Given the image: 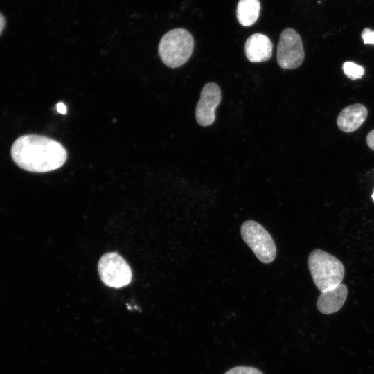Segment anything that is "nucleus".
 I'll return each mask as SVG.
<instances>
[{
  "label": "nucleus",
  "mask_w": 374,
  "mask_h": 374,
  "mask_svg": "<svg viewBox=\"0 0 374 374\" xmlns=\"http://www.w3.org/2000/svg\"><path fill=\"white\" fill-rule=\"evenodd\" d=\"M10 154L22 169L32 172H47L62 167L67 159L64 147L46 136L27 134L13 143Z\"/></svg>",
  "instance_id": "f257e3e1"
},
{
  "label": "nucleus",
  "mask_w": 374,
  "mask_h": 374,
  "mask_svg": "<svg viewBox=\"0 0 374 374\" xmlns=\"http://www.w3.org/2000/svg\"><path fill=\"white\" fill-rule=\"evenodd\" d=\"M308 265L313 281L321 292L336 287L344 277L342 262L323 250L312 251L308 256Z\"/></svg>",
  "instance_id": "f03ea898"
},
{
  "label": "nucleus",
  "mask_w": 374,
  "mask_h": 374,
  "mask_svg": "<svg viewBox=\"0 0 374 374\" xmlns=\"http://www.w3.org/2000/svg\"><path fill=\"white\" fill-rule=\"evenodd\" d=\"M194 39L184 28H175L167 32L159 44V55L167 66L177 68L185 64L192 55Z\"/></svg>",
  "instance_id": "7ed1b4c3"
},
{
  "label": "nucleus",
  "mask_w": 374,
  "mask_h": 374,
  "mask_svg": "<svg viewBox=\"0 0 374 374\" xmlns=\"http://www.w3.org/2000/svg\"><path fill=\"white\" fill-rule=\"evenodd\" d=\"M240 233L245 243L263 263H270L276 258L274 241L267 231L253 220H247L241 226Z\"/></svg>",
  "instance_id": "20e7f679"
},
{
  "label": "nucleus",
  "mask_w": 374,
  "mask_h": 374,
  "mask_svg": "<svg viewBox=\"0 0 374 374\" xmlns=\"http://www.w3.org/2000/svg\"><path fill=\"white\" fill-rule=\"evenodd\" d=\"M98 271L102 282L114 288L127 285L132 277L130 267L125 260L116 252L107 253L100 258Z\"/></svg>",
  "instance_id": "39448f33"
},
{
  "label": "nucleus",
  "mask_w": 374,
  "mask_h": 374,
  "mask_svg": "<svg viewBox=\"0 0 374 374\" xmlns=\"http://www.w3.org/2000/svg\"><path fill=\"white\" fill-rule=\"evenodd\" d=\"M277 62L284 69H294L303 62L305 53L301 38L293 28H285L280 35Z\"/></svg>",
  "instance_id": "423d86ee"
},
{
  "label": "nucleus",
  "mask_w": 374,
  "mask_h": 374,
  "mask_svg": "<svg viewBox=\"0 0 374 374\" xmlns=\"http://www.w3.org/2000/svg\"><path fill=\"white\" fill-rule=\"evenodd\" d=\"M220 101V87L215 82L206 84L202 89L195 109V118L199 125L206 127L215 121V110Z\"/></svg>",
  "instance_id": "0eeeda50"
},
{
  "label": "nucleus",
  "mask_w": 374,
  "mask_h": 374,
  "mask_svg": "<svg viewBox=\"0 0 374 374\" xmlns=\"http://www.w3.org/2000/svg\"><path fill=\"white\" fill-rule=\"evenodd\" d=\"M273 44L269 38L261 33L251 35L246 41L244 51L251 62H263L272 56Z\"/></svg>",
  "instance_id": "6e6552de"
},
{
  "label": "nucleus",
  "mask_w": 374,
  "mask_h": 374,
  "mask_svg": "<svg viewBox=\"0 0 374 374\" xmlns=\"http://www.w3.org/2000/svg\"><path fill=\"white\" fill-rule=\"evenodd\" d=\"M368 111L365 106L359 103L349 105L339 114L337 124L345 132H352L357 130L367 117Z\"/></svg>",
  "instance_id": "1a4fd4ad"
},
{
  "label": "nucleus",
  "mask_w": 374,
  "mask_h": 374,
  "mask_svg": "<svg viewBox=\"0 0 374 374\" xmlns=\"http://www.w3.org/2000/svg\"><path fill=\"white\" fill-rule=\"evenodd\" d=\"M347 294V287L341 283L335 288L321 292L317 301V309L325 314L335 313L343 306Z\"/></svg>",
  "instance_id": "9d476101"
},
{
  "label": "nucleus",
  "mask_w": 374,
  "mask_h": 374,
  "mask_svg": "<svg viewBox=\"0 0 374 374\" xmlns=\"http://www.w3.org/2000/svg\"><path fill=\"white\" fill-rule=\"evenodd\" d=\"M259 0H239L236 15L239 23L244 26L253 25L259 17Z\"/></svg>",
  "instance_id": "9b49d317"
},
{
  "label": "nucleus",
  "mask_w": 374,
  "mask_h": 374,
  "mask_svg": "<svg viewBox=\"0 0 374 374\" xmlns=\"http://www.w3.org/2000/svg\"><path fill=\"white\" fill-rule=\"evenodd\" d=\"M343 70L345 75L352 80L361 78L364 73V69L362 66L352 62H344Z\"/></svg>",
  "instance_id": "f8f14e48"
},
{
  "label": "nucleus",
  "mask_w": 374,
  "mask_h": 374,
  "mask_svg": "<svg viewBox=\"0 0 374 374\" xmlns=\"http://www.w3.org/2000/svg\"><path fill=\"white\" fill-rule=\"evenodd\" d=\"M224 374H263L261 371L250 366H236L227 371Z\"/></svg>",
  "instance_id": "ddd939ff"
},
{
  "label": "nucleus",
  "mask_w": 374,
  "mask_h": 374,
  "mask_svg": "<svg viewBox=\"0 0 374 374\" xmlns=\"http://www.w3.org/2000/svg\"><path fill=\"white\" fill-rule=\"evenodd\" d=\"M362 37L364 41V44H374V31L371 30L368 28H365L362 33Z\"/></svg>",
  "instance_id": "4468645a"
},
{
  "label": "nucleus",
  "mask_w": 374,
  "mask_h": 374,
  "mask_svg": "<svg viewBox=\"0 0 374 374\" xmlns=\"http://www.w3.org/2000/svg\"><path fill=\"white\" fill-rule=\"evenodd\" d=\"M366 143L368 146L374 150V130H371L366 136Z\"/></svg>",
  "instance_id": "2eb2a0df"
},
{
  "label": "nucleus",
  "mask_w": 374,
  "mask_h": 374,
  "mask_svg": "<svg viewBox=\"0 0 374 374\" xmlns=\"http://www.w3.org/2000/svg\"><path fill=\"white\" fill-rule=\"evenodd\" d=\"M56 109L60 114H65L67 112L66 106L62 102H59L57 103Z\"/></svg>",
  "instance_id": "dca6fc26"
},
{
  "label": "nucleus",
  "mask_w": 374,
  "mask_h": 374,
  "mask_svg": "<svg viewBox=\"0 0 374 374\" xmlns=\"http://www.w3.org/2000/svg\"><path fill=\"white\" fill-rule=\"evenodd\" d=\"M6 23L5 17L0 12V35L5 28Z\"/></svg>",
  "instance_id": "f3484780"
},
{
  "label": "nucleus",
  "mask_w": 374,
  "mask_h": 374,
  "mask_svg": "<svg viewBox=\"0 0 374 374\" xmlns=\"http://www.w3.org/2000/svg\"><path fill=\"white\" fill-rule=\"evenodd\" d=\"M372 198H373V199L374 200V190H373V195H372Z\"/></svg>",
  "instance_id": "a211bd4d"
}]
</instances>
